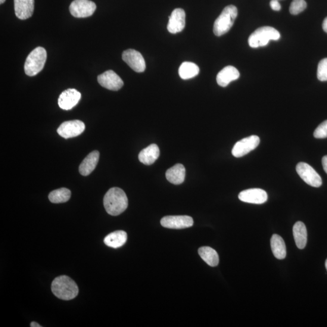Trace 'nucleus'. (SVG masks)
Returning a JSON list of instances; mask_svg holds the SVG:
<instances>
[{"label": "nucleus", "mask_w": 327, "mask_h": 327, "mask_svg": "<svg viewBox=\"0 0 327 327\" xmlns=\"http://www.w3.org/2000/svg\"><path fill=\"white\" fill-rule=\"evenodd\" d=\"M239 200L247 203L262 204L267 201V192L261 189H251L240 192Z\"/></svg>", "instance_id": "obj_13"}, {"label": "nucleus", "mask_w": 327, "mask_h": 327, "mask_svg": "<svg viewBox=\"0 0 327 327\" xmlns=\"http://www.w3.org/2000/svg\"><path fill=\"white\" fill-rule=\"evenodd\" d=\"M307 8V3L305 0H294L289 6V11L292 15H298L303 12Z\"/></svg>", "instance_id": "obj_27"}, {"label": "nucleus", "mask_w": 327, "mask_h": 327, "mask_svg": "<svg viewBox=\"0 0 327 327\" xmlns=\"http://www.w3.org/2000/svg\"><path fill=\"white\" fill-rule=\"evenodd\" d=\"M161 224L165 228L183 229L193 226L194 220L192 217L186 215L167 216L162 218Z\"/></svg>", "instance_id": "obj_11"}, {"label": "nucleus", "mask_w": 327, "mask_h": 327, "mask_svg": "<svg viewBox=\"0 0 327 327\" xmlns=\"http://www.w3.org/2000/svg\"><path fill=\"white\" fill-rule=\"evenodd\" d=\"M199 68L197 65L191 62H185L180 65L179 77L183 80H189L197 76Z\"/></svg>", "instance_id": "obj_25"}, {"label": "nucleus", "mask_w": 327, "mask_h": 327, "mask_svg": "<svg viewBox=\"0 0 327 327\" xmlns=\"http://www.w3.org/2000/svg\"><path fill=\"white\" fill-rule=\"evenodd\" d=\"M186 26V13L183 9L177 8L172 12L167 24V30L171 33L181 32Z\"/></svg>", "instance_id": "obj_15"}, {"label": "nucleus", "mask_w": 327, "mask_h": 327, "mask_svg": "<svg viewBox=\"0 0 327 327\" xmlns=\"http://www.w3.org/2000/svg\"><path fill=\"white\" fill-rule=\"evenodd\" d=\"M34 3V0H14V10L17 17L24 20L32 17Z\"/></svg>", "instance_id": "obj_16"}, {"label": "nucleus", "mask_w": 327, "mask_h": 327, "mask_svg": "<svg viewBox=\"0 0 327 327\" xmlns=\"http://www.w3.org/2000/svg\"><path fill=\"white\" fill-rule=\"evenodd\" d=\"M314 136L317 139L327 138V120L323 121L314 130Z\"/></svg>", "instance_id": "obj_29"}, {"label": "nucleus", "mask_w": 327, "mask_h": 327, "mask_svg": "<svg viewBox=\"0 0 327 327\" xmlns=\"http://www.w3.org/2000/svg\"><path fill=\"white\" fill-rule=\"evenodd\" d=\"M198 253L208 266L216 267L219 264V256L215 250L210 247H202L199 248Z\"/></svg>", "instance_id": "obj_24"}, {"label": "nucleus", "mask_w": 327, "mask_h": 327, "mask_svg": "<svg viewBox=\"0 0 327 327\" xmlns=\"http://www.w3.org/2000/svg\"><path fill=\"white\" fill-rule=\"evenodd\" d=\"M296 244L298 248L304 249L307 242V230L305 224L301 221L295 223L293 229Z\"/></svg>", "instance_id": "obj_22"}, {"label": "nucleus", "mask_w": 327, "mask_h": 327, "mask_svg": "<svg viewBox=\"0 0 327 327\" xmlns=\"http://www.w3.org/2000/svg\"><path fill=\"white\" fill-rule=\"evenodd\" d=\"M322 163L323 170H325V172L327 174V155L323 157L322 160Z\"/></svg>", "instance_id": "obj_31"}, {"label": "nucleus", "mask_w": 327, "mask_h": 327, "mask_svg": "<svg viewBox=\"0 0 327 327\" xmlns=\"http://www.w3.org/2000/svg\"><path fill=\"white\" fill-rule=\"evenodd\" d=\"M281 35L278 30L272 27L264 26L258 28L251 33L248 39V45L252 48L267 46L270 40H279Z\"/></svg>", "instance_id": "obj_5"}, {"label": "nucleus", "mask_w": 327, "mask_h": 327, "mask_svg": "<svg viewBox=\"0 0 327 327\" xmlns=\"http://www.w3.org/2000/svg\"><path fill=\"white\" fill-rule=\"evenodd\" d=\"M99 153L93 151L84 159L79 167V172L83 176H88L95 170L99 161Z\"/></svg>", "instance_id": "obj_18"}, {"label": "nucleus", "mask_w": 327, "mask_h": 327, "mask_svg": "<svg viewBox=\"0 0 327 327\" xmlns=\"http://www.w3.org/2000/svg\"><path fill=\"white\" fill-rule=\"evenodd\" d=\"M238 16V9L236 6H227L214 21L213 32L214 35L220 37L224 35L231 29Z\"/></svg>", "instance_id": "obj_3"}, {"label": "nucleus", "mask_w": 327, "mask_h": 327, "mask_svg": "<svg viewBox=\"0 0 327 327\" xmlns=\"http://www.w3.org/2000/svg\"><path fill=\"white\" fill-rule=\"evenodd\" d=\"M71 196L70 190L61 188L50 193L49 201L54 204L64 203L69 200Z\"/></svg>", "instance_id": "obj_26"}, {"label": "nucleus", "mask_w": 327, "mask_h": 327, "mask_svg": "<svg viewBox=\"0 0 327 327\" xmlns=\"http://www.w3.org/2000/svg\"><path fill=\"white\" fill-rule=\"evenodd\" d=\"M270 5L273 11H279L281 9V6L279 4L278 0H271Z\"/></svg>", "instance_id": "obj_30"}, {"label": "nucleus", "mask_w": 327, "mask_h": 327, "mask_svg": "<svg viewBox=\"0 0 327 327\" xmlns=\"http://www.w3.org/2000/svg\"><path fill=\"white\" fill-rule=\"evenodd\" d=\"M325 267H326V269L327 270V259H326V260L325 261Z\"/></svg>", "instance_id": "obj_35"}, {"label": "nucleus", "mask_w": 327, "mask_h": 327, "mask_svg": "<svg viewBox=\"0 0 327 327\" xmlns=\"http://www.w3.org/2000/svg\"><path fill=\"white\" fill-rule=\"evenodd\" d=\"M160 151L158 146L155 144L149 146L140 152L138 158L141 163L145 165L154 164L160 157Z\"/></svg>", "instance_id": "obj_19"}, {"label": "nucleus", "mask_w": 327, "mask_h": 327, "mask_svg": "<svg viewBox=\"0 0 327 327\" xmlns=\"http://www.w3.org/2000/svg\"><path fill=\"white\" fill-rule=\"evenodd\" d=\"M46 60L47 52L45 48L38 47L33 50L25 62V73L30 77L37 76L43 69Z\"/></svg>", "instance_id": "obj_4"}, {"label": "nucleus", "mask_w": 327, "mask_h": 327, "mask_svg": "<svg viewBox=\"0 0 327 327\" xmlns=\"http://www.w3.org/2000/svg\"><path fill=\"white\" fill-rule=\"evenodd\" d=\"M322 28L323 30H324L326 33H327V17H326L325 18V20H323Z\"/></svg>", "instance_id": "obj_32"}, {"label": "nucleus", "mask_w": 327, "mask_h": 327, "mask_svg": "<svg viewBox=\"0 0 327 327\" xmlns=\"http://www.w3.org/2000/svg\"><path fill=\"white\" fill-rule=\"evenodd\" d=\"M85 128V124L82 121H67L61 124L57 129V133L63 138L68 139L80 135Z\"/></svg>", "instance_id": "obj_8"}, {"label": "nucleus", "mask_w": 327, "mask_h": 327, "mask_svg": "<svg viewBox=\"0 0 327 327\" xmlns=\"http://www.w3.org/2000/svg\"><path fill=\"white\" fill-rule=\"evenodd\" d=\"M123 60L129 66L136 72L141 73L146 69V63L141 53L133 49L124 51Z\"/></svg>", "instance_id": "obj_10"}, {"label": "nucleus", "mask_w": 327, "mask_h": 327, "mask_svg": "<svg viewBox=\"0 0 327 327\" xmlns=\"http://www.w3.org/2000/svg\"><path fill=\"white\" fill-rule=\"evenodd\" d=\"M82 95L75 89H68L61 93L58 98L59 106L63 110L68 111L79 103Z\"/></svg>", "instance_id": "obj_14"}, {"label": "nucleus", "mask_w": 327, "mask_h": 327, "mask_svg": "<svg viewBox=\"0 0 327 327\" xmlns=\"http://www.w3.org/2000/svg\"><path fill=\"white\" fill-rule=\"evenodd\" d=\"M96 9L95 3L90 0H74L69 7L70 14L76 18L92 16Z\"/></svg>", "instance_id": "obj_6"}, {"label": "nucleus", "mask_w": 327, "mask_h": 327, "mask_svg": "<svg viewBox=\"0 0 327 327\" xmlns=\"http://www.w3.org/2000/svg\"><path fill=\"white\" fill-rule=\"evenodd\" d=\"M103 202L105 210L112 216L120 215L128 207V198L125 192L118 188L109 189Z\"/></svg>", "instance_id": "obj_1"}, {"label": "nucleus", "mask_w": 327, "mask_h": 327, "mask_svg": "<svg viewBox=\"0 0 327 327\" xmlns=\"http://www.w3.org/2000/svg\"><path fill=\"white\" fill-rule=\"evenodd\" d=\"M30 326L31 327H42V326L39 324L38 323H37L35 322H32V323H30Z\"/></svg>", "instance_id": "obj_33"}, {"label": "nucleus", "mask_w": 327, "mask_h": 327, "mask_svg": "<svg viewBox=\"0 0 327 327\" xmlns=\"http://www.w3.org/2000/svg\"><path fill=\"white\" fill-rule=\"evenodd\" d=\"M270 242L274 256L278 260L284 259L286 255V246L281 236L276 234L273 235Z\"/></svg>", "instance_id": "obj_23"}, {"label": "nucleus", "mask_w": 327, "mask_h": 327, "mask_svg": "<svg viewBox=\"0 0 327 327\" xmlns=\"http://www.w3.org/2000/svg\"><path fill=\"white\" fill-rule=\"evenodd\" d=\"M297 172L307 185L314 188H319L321 186V177L309 164L305 163H298L297 166Z\"/></svg>", "instance_id": "obj_7"}, {"label": "nucleus", "mask_w": 327, "mask_h": 327, "mask_svg": "<svg viewBox=\"0 0 327 327\" xmlns=\"http://www.w3.org/2000/svg\"><path fill=\"white\" fill-rule=\"evenodd\" d=\"M259 136L251 135L240 140L236 142L232 149V155L236 158L244 157L251 151L255 150L260 144Z\"/></svg>", "instance_id": "obj_9"}, {"label": "nucleus", "mask_w": 327, "mask_h": 327, "mask_svg": "<svg viewBox=\"0 0 327 327\" xmlns=\"http://www.w3.org/2000/svg\"><path fill=\"white\" fill-rule=\"evenodd\" d=\"M127 239L126 232L122 230L112 232L108 235L104 239L105 244L108 247L117 248L122 247L126 244Z\"/></svg>", "instance_id": "obj_21"}, {"label": "nucleus", "mask_w": 327, "mask_h": 327, "mask_svg": "<svg viewBox=\"0 0 327 327\" xmlns=\"http://www.w3.org/2000/svg\"><path fill=\"white\" fill-rule=\"evenodd\" d=\"M5 2L6 0H0V3H1V4H3Z\"/></svg>", "instance_id": "obj_34"}, {"label": "nucleus", "mask_w": 327, "mask_h": 327, "mask_svg": "<svg viewBox=\"0 0 327 327\" xmlns=\"http://www.w3.org/2000/svg\"><path fill=\"white\" fill-rule=\"evenodd\" d=\"M166 178L170 183L179 185L185 181L186 169L183 164H177L167 170Z\"/></svg>", "instance_id": "obj_20"}, {"label": "nucleus", "mask_w": 327, "mask_h": 327, "mask_svg": "<svg viewBox=\"0 0 327 327\" xmlns=\"http://www.w3.org/2000/svg\"><path fill=\"white\" fill-rule=\"evenodd\" d=\"M98 82L102 87L113 91H117L124 85L122 79L112 70L99 75L98 77Z\"/></svg>", "instance_id": "obj_12"}, {"label": "nucleus", "mask_w": 327, "mask_h": 327, "mask_svg": "<svg viewBox=\"0 0 327 327\" xmlns=\"http://www.w3.org/2000/svg\"><path fill=\"white\" fill-rule=\"evenodd\" d=\"M317 77L320 82L327 81V58L323 59L319 62L317 67Z\"/></svg>", "instance_id": "obj_28"}, {"label": "nucleus", "mask_w": 327, "mask_h": 327, "mask_svg": "<svg viewBox=\"0 0 327 327\" xmlns=\"http://www.w3.org/2000/svg\"><path fill=\"white\" fill-rule=\"evenodd\" d=\"M278 1H279V0H278Z\"/></svg>", "instance_id": "obj_36"}, {"label": "nucleus", "mask_w": 327, "mask_h": 327, "mask_svg": "<svg viewBox=\"0 0 327 327\" xmlns=\"http://www.w3.org/2000/svg\"><path fill=\"white\" fill-rule=\"evenodd\" d=\"M52 291L59 299L69 301L77 297L79 289L73 279L63 275L57 277L53 281Z\"/></svg>", "instance_id": "obj_2"}, {"label": "nucleus", "mask_w": 327, "mask_h": 327, "mask_svg": "<svg viewBox=\"0 0 327 327\" xmlns=\"http://www.w3.org/2000/svg\"><path fill=\"white\" fill-rule=\"evenodd\" d=\"M239 76L240 74L237 68L232 66V65H228L218 73L216 77V82L218 85L225 87L233 81L238 80Z\"/></svg>", "instance_id": "obj_17"}]
</instances>
